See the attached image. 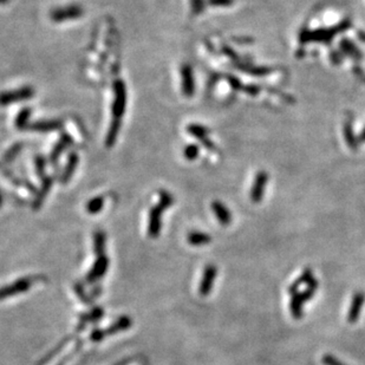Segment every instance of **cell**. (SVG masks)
<instances>
[{
    "label": "cell",
    "instance_id": "cell-1",
    "mask_svg": "<svg viewBox=\"0 0 365 365\" xmlns=\"http://www.w3.org/2000/svg\"><path fill=\"white\" fill-rule=\"evenodd\" d=\"M351 28V21L348 19H345L339 24L333 26V28H327V29H318V30H304V31L300 34V37H299V41L302 44H306V43H323V44H330V43L333 41L334 36L338 34H341V32L346 31L347 29Z\"/></svg>",
    "mask_w": 365,
    "mask_h": 365
},
{
    "label": "cell",
    "instance_id": "cell-2",
    "mask_svg": "<svg viewBox=\"0 0 365 365\" xmlns=\"http://www.w3.org/2000/svg\"><path fill=\"white\" fill-rule=\"evenodd\" d=\"M114 103H113V122L122 123L121 120L124 116L127 108V87L122 80L115 81L114 83Z\"/></svg>",
    "mask_w": 365,
    "mask_h": 365
},
{
    "label": "cell",
    "instance_id": "cell-3",
    "mask_svg": "<svg viewBox=\"0 0 365 365\" xmlns=\"http://www.w3.org/2000/svg\"><path fill=\"white\" fill-rule=\"evenodd\" d=\"M39 279H44L43 277H24L16 280L11 285H6L4 287H0V300L3 299L13 297V295L22 294L24 292L29 291L32 287V285L36 284Z\"/></svg>",
    "mask_w": 365,
    "mask_h": 365
},
{
    "label": "cell",
    "instance_id": "cell-4",
    "mask_svg": "<svg viewBox=\"0 0 365 365\" xmlns=\"http://www.w3.org/2000/svg\"><path fill=\"white\" fill-rule=\"evenodd\" d=\"M84 11L80 5H69L52 10L50 12V18L55 23H63L68 21H75L82 17Z\"/></svg>",
    "mask_w": 365,
    "mask_h": 365
},
{
    "label": "cell",
    "instance_id": "cell-5",
    "mask_svg": "<svg viewBox=\"0 0 365 365\" xmlns=\"http://www.w3.org/2000/svg\"><path fill=\"white\" fill-rule=\"evenodd\" d=\"M34 96L35 90L31 87H23L16 89V90L5 91V93L0 94V105L5 107V105L16 103V102L30 100Z\"/></svg>",
    "mask_w": 365,
    "mask_h": 365
},
{
    "label": "cell",
    "instance_id": "cell-6",
    "mask_svg": "<svg viewBox=\"0 0 365 365\" xmlns=\"http://www.w3.org/2000/svg\"><path fill=\"white\" fill-rule=\"evenodd\" d=\"M166 210L163 206L157 203L150 209L149 212V222H148V235L155 239L160 235L161 228H162V214Z\"/></svg>",
    "mask_w": 365,
    "mask_h": 365
},
{
    "label": "cell",
    "instance_id": "cell-7",
    "mask_svg": "<svg viewBox=\"0 0 365 365\" xmlns=\"http://www.w3.org/2000/svg\"><path fill=\"white\" fill-rule=\"evenodd\" d=\"M108 268H109V259L107 258V255H101L97 256L96 261L93 265L90 271L88 272L87 278H85V281L88 284H93V282H96L98 279L104 277L105 273H107Z\"/></svg>",
    "mask_w": 365,
    "mask_h": 365
},
{
    "label": "cell",
    "instance_id": "cell-8",
    "mask_svg": "<svg viewBox=\"0 0 365 365\" xmlns=\"http://www.w3.org/2000/svg\"><path fill=\"white\" fill-rule=\"evenodd\" d=\"M216 275H218V268H216V266L212 265V264L207 265L205 269H203L201 284H200V287H199L200 295H202V297H207V295L210 293Z\"/></svg>",
    "mask_w": 365,
    "mask_h": 365
},
{
    "label": "cell",
    "instance_id": "cell-9",
    "mask_svg": "<svg viewBox=\"0 0 365 365\" xmlns=\"http://www.w3.org/2000/svg\"><path fill=\"white\" fill-rule=\"evenodd\" d=\"M181 80H182V93L186 97H193L195 94V81H194V72L189 64L182 65L181 68Z\"/></svg>",
    "mask_w": 365,
    "mask_h": 365
},
{
    "label": "cell",
    "instance_id": "cell-10",
    "mask_svg": "<svg viewBox=\"0 0 365 365\" xmlns=\"http://www.w3.org/2000/svg\"><path fill=\"white\" fill-rule=\"evenodd\" d=\"M268 182V175L266 172H260L256 174L254 182H253L252 189H251V200L253 202L258 203L260 202L264 197L266 186Z\"/></svg>",
    "mask_w": 365,
    "mask_h": 365
},
{
    "label": "cell",
    "instance_id": "cell-11",
    "mask_svg": "<svg viewBox=\"0 0 365 365\" xmlns=\"http://www.w3.org/2000/svg\"><path fill=\"white\" fill-rule=\"evenodd\" d=\"M187 131H188L192 136L195 137V139L199 140L207 149L213 150L215 148L214 144L212 143V141L208 139L209 130L207 129L206 127L201 126V124H189V126L187 127Z\"/></svg>",
    "mask_w": 365,
    "mask_h": 365
},
{
    "label": "cell",
    "instance_id": "cell-12",
    "mask_svg": "<svg viewBox=\"0 0 365 365\" xmlns=\"http://www.w3.org/2000/svg\"><path fill=\"white\" fill-rule=\"evenodd\" d=\"M365 301V294L363 292H357L356 294L353 295L352 301H351L350 310H348L347 313V321L350 324L357 323L358 319L360 317L361 307H363Z\"/></svg>",
    "mask_w": 365,
    "mask_h": 365
},
{
    "label": "cell",
    "instance_id": "cell-13",
    "mask_svg": "<svg viewBox=\"0 0 365 365\" xmlns=\"http://www.w3.org/2000/svg\"><path fill=\"white\" fill-rule=\"evenodd\" d=\"M63 127V122L61 120H50V121H39L30 124L28 129L36 131V133H50V131L61 129Z\"/></svg>",
    "mask_w": 365,
    "mask_h": 365
},
{
    "label": "cell",
    "instance_id": "cell-14",
    "mask_svg": "<svg viewBox=\"0 0 365 365\" xmlns=\"http://www.w3.org/2000/svg\"><path fill=\"white\" fill-rule=\"evenodd\" d=\"M104 315V310L102 307H94L89 313H84L80 315V321L77 325V331H83L89 323L98 321Z\"/></svg>",
    "mask_w": 365,
    "mask_h": 365
},
{
    "label": "cell",
    "instance_id": "cell-15",
    "mask_svg": "<svg viewBox=\"0 0 365 365\" xmlns=\"http://www.w3.org/2000/svg\"><path fill=\"white\" fill-rule=\"evenodd\" d=\"M71 144H72V139H71L70 135H68V134L62 135L61 139H59L58 142L56 143V146L54 147V149H52V151H51L50 162L52 164L57 163L59 156H61L62 154H63V151L65 149H68Z\"/></svg>",
    "mask_w": 365,
    "mask_h": 365
},
{
    "label": "cell",
    "instance_id": "cell-16",
    "mask_svg": "<svg viewBox=\"0 0 365 365\" xmlns=\"http://www.w3.org/2000/svg\"><path fill=\"white\" fill-rule=\"evenodd\" d=\"M212 210L214 213L216 219L219 220V222L223 226L229 225L232 221V214L229 212V209L223 205L222 202L220 201H214L212 203Z\"/></svg>",
    "mask_w": 365,
    "mask_h": 365
},
{
    "label": "cell",
    "instance_id": "cell-17",
    "mask_svg": "<svg viewBox=\"0 0 365 365\" xmlns=\"http://www.w3.org/2000/svg\"><path fill=\"white\" fill-rule=\"evenodd\" d=\"M131 325H133V319L128 317V315H122V317L118 318L113 325H110L109 327L105 328V333H107V336L116 334L118 332L128 330Z\"/></svg>",
    "mask_w": 365,
    "mask_h": 365
},
{
    "label": "cell",
    "instance_id": "cell-18",
    "mask_svg": "<svg viewBox=\"0 0 365 365\" xmlns=\"http://www.w3.org/2000/svg\"><path fill=\"white\" fill-rule=\"evenodd\" d=\"M340 50L345 56L347 57L354 59V61H360L363 58V55L359 49L356 47L353 42H351L350 39H341L340 41Z\"/></svg>",
    "mask_w": 365,
    "mask_h": 365
},
{
    "label": "cell",
    "instance_id": "cell-19",
    "mask_svg": "<svg viewBox=\"0 0 365 365\" xmlns=\"http://www.w3.org/2000/svg\"><path fill=\"white\" fill-rule=\"evenodd\" d=\"M78 161H80V157H78L77 153H71L70 155H69L68 163H67V166H65V169L61 177L62 183H68L69 181H70L72 175H74L76 168H77Z\"/></svg>",
    "mask_w": 365,
    "mask_h": 365
},
{
    "label": "cell",
    "instance_id": "cell-20",
    "mask_svg": "<svg viewBox=\"0 0 365 365\" xmlns=\"http://www.w3.org/2000/svg\"><path fill=\"white\" fill-rule=\"evenodd\" d=\"M52 182H54L52 177L48 176V175L45 176L44 179H42V188H41V190H39V193L37 194V197H36V200L34 202V209L41 208L43 202H44L45 197H47L49 192H50V189L52 187Z\"/></svg>",
    "mask_w": 365,
    "mask_h": 365
},
{
    "label": "cell",
    "instance_id": "cell-21",
    "mask_svg": "<svg viewBox=\"0 0 365 365\" xmlns=\"http://www.w3.org/2000/svg\"><path fill=\"white\" fill-rule=\"evenodd\" d=\"M313 279H314V277H313V271H312L311 268L304 269V272L301 273L300 277H299L297 279V280H295L293 282V284H292L290 286V287H288V293H290V295L298 293V292H300V290H299V288H300V286L302 284H306L307 285L308 282L313 280Z\"/></svg>",
    "mask_w": 365,
    "mask_h": 365
},
{
    "label": "cell",
    "instance_id": "cell-22",
    "mask_svg": "<svg viewBox=\"0 0 365 365\" xmlns=\"http://www.w3.org/2000/svg\"><path fill=\"white\" fill-rule=\"evenodd\" d=\"M235 67L243 72H247V74L252 76H267L272 72V69L269 68H264V67H254V65L251 64H243L242 62H238L235 63Z\"/></svg>",
    "mask_w": 365,
    "mask_h": 365
},
{
    "label": "cell",
    "instance_id": "cell-23",
    "mask_svg": "<svg viewBox=\"0 0 365 365\" xmlns=\"http://www.w3.org/2000/svg\"><path fill=\"white\" fill-rule=\"evenodd\" d=\"M187 240H188V242L192 246H203L212 241V236L207 234V233L193 231L187 236Z\"/></svg>",
    "mask_w": 365,
    "mask_h": 365
},
{
    "label": "cell",
    "instance_id": "cell-24",
    "mask_svg": "<svg viewBox=\"0 0 365 365\" xmlns=\"http://www.w3.org/2000/svg\"><path fill=\"white\" fill-rule=\"evenodd\" d=\"M290 308L292 315H293L295 319L301 318L302 314H304V312H302V308H304V301L301 300L300 295H299V292L291 295Z\"/></svg>",
    "mask_w": 365,
    "mask_h": 365
},
{
    "label": "cell",
    "instance_id": "cell-25",
    "mask_svg": "<svg viewBox=\"0 0 365 365\" xmlns=\"http://www.w3.org/2000/svg\"><path fill=\"white\" fill-rule=\"evenodd\" d=\"M32 115V109L31 108H24L19 111V114L16 117V128L18 129H28L30 126V117Z\"/></svg>",
    "mask_w": 365,
    "mask_h": 365
},
{
    "label": "cell",
    "instance_id": "cell-26",
    "mask_svg": "<svg viewBox=\"0 0 365 365\" xmlns=\"http://www.w3.org/2000/svg\"><path fill=\"white\" fill-rule=\"evenodd\" d=\"M105 241L107 236L103 231H97L94 234V249L97 256L105 255Z\"/></svg>",
    "mask_w": 365,
    "mask_h": 365
},
{
    "label": "cell",
    "instance_id": "cell-27",
    "mask_svg": "<svg viewBox=\"0 0 365 365\" xmlns=\"http://www.w3.org/2000/svg\"><path fill=\"white\" fill-rule=\"evenodd\" d=\"M344 137L345 141H346L347 146L350 148H352L354 150L358 146V140L354 136L353 130H352V123L351 121H346L344 124Z\"/></svg>",
    "mask_w": 365,
    "mask_h": 365
},
{
    "label": "cell",
    "instance_id": "cell-28",
    "mask_svg": "<svg viewBox=\"0 0 365 365\" xmlns=\"http://www.w3.org/2000/svg\"><path fill=\"white\" fill-rule=\"evenodd\" d=\"M105 199L104 196H96L91 199L90 201L87 203V212L89 214H97L103 209Z\"/></svg>",
    "mask_w": 365,
    "mask_h": 365
},
{
    "label": "cell",
    "instance_id": "cell-29",
    "mask_svg": "<svg viewBox=\"0 0 365 365\" xmlns=\"http://www.w3.org/2000/svg\"><path fill=\"white\" fill-rule=\"evenodd\" d=\"M71 338H72V336H69V337H67V338H64V339L62 340L61 343H59V344L57 345V347H55L54 350H52L51 352L48 354V356H45L44 358H43V359L41 360V363H39L38 365H45V364L50 363V361L55 358V356H57V354H58L59 352H61V351L63 350V348H64L65 346H67V344L69 343V341L71 340Z\"/></svg>",
    "mask_w": 365,
    "mask_h": 365
},
{
    "label": "cell",
    "instance_id": "cell-30",
    "mask_svg": "<svg viewBox=\"0 0 365 365\" xmlns=\"http://www.w3.org/2000/svg\"><path fill=\"white\" fill-rule=\"evenodd\" d=\"M317 288H318V281H317V279L314 278L313 280L308 282L307 287L305 288L304 291L299 292V295H300L301 300L305 302V301L310 300L311 298H313V295L315 294V291H317Z\"/></svg>",
    "mask_w": 365,
    "mask_h": 365
},
{
    "label": "cell",
    "instance_id": "cell-31",
    "mask_svg": "<svg viewBox=\"0 0 365 365\" xmlns=\"http://www.w3.org/2000/svg\"><path fill=\"white\" fill-rule=\"evenodd\" d=\"M23 146H24V144H23V143H16V144H13V146L11 148H10V149L5 153V155H4V161H5V162L6 163L12 162V161L15 160L16 157H17L19 155V153H21L22 149H23Z\"/></svg>",
    "mask_w": 365,
    "mask_h": 365
},
{
    "label": "cell",
    "instance_id": "cell-32",
    "mask_svg": "<svg viewBox=\"0 0 365 365\" xmlns=\"http://www.w3.org/2000/svg\"><path fill=\"white\" fill-rule=\"evenodd\" d=\"M200 154V148L196 146V144H188L183 150V156L186 157V160L188 161H194L199 156Z\"/></svg>",
    "mask_w": 365,
    "mask_h": 365
},
{
    "label": "cell",
    "instance_id": "cell-33",
    "mask_svg": "<svg viewBox=\"0 0 365 365\" xmlns=\"http://www.w3.org/2000/svg\"><path fill=\"white\" fill-rule=\"evenodd\" d=\"M159 203L161 206H163L164 208H169L172 207V205L174 203V197L170 193L166 192V190H160L159 192Z\"/></svg>",
    "mask_w": 365,
    "mask_h": 365
},
{
    "label": "cell",
    "instance_id": "cell-34",
    "mask_svg": "<svg viewBox=\"0 0 365 365\" xmlns=\"http://www.w3.org/2000/svg\"><path fill=\"white\" fill-rule=\"evenodd\" d=\"M35 164H36V173L38 174L39 177L44 179L45 169H47V160H45L42 155H38L36 156L35 159Z\"/></svg>",
    "mask_w": 365,
    "mask_h": 365
},
{
    "label": "cell",
    "instance_id": "cell-35",
    "mask_svg": "<svg viewBox=\"0 0 365 365\" xmlns=\"http://www.w3.org/2000/svg\"><path fill=\"white\" fill-rule=\"evenodd\" d=\"M74 290L76 292V294H77V297L81 299L83 304H85V305L93 304V299H91L90 297H88V295L85 294L83 286H82L81 284H75L74 285Z\"/></svg>",
    "mask_w": 365,
    "mask_h": 365
},
{
    "label": "cell",
    "instance_id": "cell-36",
    "mask_svg": "<svg viewBox=\"0 0 365 365\" xmlns=\"http://www.w3.org/2000/svg\"><path fill=\"white\" fill-rule=\"evenodd\" d=\"M192 4V11L194 15H200L205 11V2L203 0H190Z\"/></svg>",
    "mask_w": 365,
    "mask_h": 365
},
{
    "label": "cell",
    "instance_id": "cell-37",
    "mask_svg": "<svg viewBox=\"0 0 365 365\" xmlns=\"http://www.w3.org/2000/svg\"><path fill=\"white\" fill-rule=\"evenodd\" d=\"M107 337V333H105V330H100V328H96L91 332L90 334V340L94 341V343H98V341H102L104 338Z\"/></svg>",
    "mask_w": 365,
    "mask_h": 365
},
{
    "label": "cell",
    "instance_id": "cell-38",
    "mask_svg": "<svg viewBox=\"0 0 365 365\" xmlns=\"http://www.w3.org/2000/svg\"><path fill=\"white\" fill-rule=\"evenodd\" d=\"M227 81H228V83L232 87V89H234V90H236V91L243 89L241 81H240L238 77H235V76L228 75V76H227Z\"/></svg>",
    "mask_w": 365,
    "mask_h": 365
},
{
    "label": "cell",
    "instance_id": "cell-39",
    "mask_svg": "<svg viewBox=\"0 0 365 365\" xmlns=\"http://www.w3.org/2000/svg\"><path fill=\"white\" fill-rule=\"evenodd\" d=\"M321 361H323L324 365H346L344 363H341L340 360H338L336 357L332 356V354H325V356L323 357V359H321Z\"/></svg>",
    "mask_w": 365,
    "mask_h": 365
},
{
    "label": "cell",
    "instance_id": "cell-40",
    "mask_svg": "<svg viewBox=\"0 0 365 365\" xmlns=\"http://www.w3.org/2000/svg\"><path fill=\"white\" fill-rule=\"evenodd\" d=\"M242 90H245L246 93L249 95V96H256V95L260 93V88L256 87V85H254V84L247 85V87L243 88Z\"/></svg>",
    "mask_w": 365,
    "mask_h": 365
},
{
    "label": "cell",
    "instance_id": "cell-41",
    "mask_svg": "<svg viewBox=\"0 0 365 365\" xmlns=\"http://www.w3.org/2000/svg\"><path fill=\"white\" fill-rule=\"evenodd\" d=\"M208 4L212 6H228L233 4V0H208Z\"/></svg>",
    "mask_w": 365,
    "mask_h": 365
},
{
    "label": "cell",
    "instance_id": "cell-42",
    "mask_svg": "<svg viewBox=\"0 0 365 365\" xmlns=\"http://www.w3.org/2000/svg\"><path fill=\"white\" fill-rule=\"evenodd\" d=\"M331 59H332V62H333L334 64H339V63H341V57H340V55L338 54V52H336V51H333V52H332V54H331Z\"/></svg>",
    "mask_w": 365,
    "mask_h": 365
},
{
    "label": "cell",
    "instance_id": "cell-43",
    "mask_svg": "<svg viewBox=\"0 0 365 365\" xmlns=\"http://www.w3.org/2000/svg\"><path fill=\"white\" fill-rule=\"evenodd\" d=\"M353 71H354V74L357 75V77H359L361 81L365 82V74H364V71L361 70L360 68H357V67H356V68L353 69Z\"/></svg>",
    "mask_w": 365,
    "mask_h": 365
},
{
    "label": "cell",
    "instance_id": "cell-44",
    "mask_svg": "<svg viewBox=\"0 0 365 365\" xmlns=\"http://www.w3.org/2000/svg\"><path fill=\"white\" fill-rule=\"evenodd\" d=\"M135 359H134V358H131V357H129V358H126V359H123V360H121V361H118V363H116V364H115V365H129L130 363H133V361H134Z\"/></svg>",
    "mask_w": 365,
    "mask_h": 365
},
{
    "label": "cell",
    "instance_id": "cell-45",
    "mask_svg": "<svg viewBox=\"0 0 365 365\" xmlns=\"http://www.w3.org/2000/svg\"><path fill=\"white\" fill-rule=\"evenodd\" d=\"M358 141H359V142H361V143L365 142V128L363 129V131L360 133L359 137H358Z\"/></svg>",
    "mask_w": 365,
    "mask_h": 365
},
{
    "label": "cell",
    "instance_id": "cell-46",
    "mask_svg": "<svg viewBox=\"0 0 365 365\" xmlns=\"http://www.w3.org/2000/svg\"><path fill=\"white\" fill-rule=\"evenodd\" d=\"M3 202H4V199H3V194L0 193V208H2L3 206Z\"/></svg>",
    "mask_w": 365,
    "mask_h": 365
},
{
    "label": "cell",
    "instance_id": "cell-47",
    "mask_svg": "<svg viewBox=\"0 0 365 365\" xmlns=\"http://www.w3.org/2000/svg\"><path fill=\"white\" fill-rule=\"evenodd\" d=\"M8 2H9V0H0V4H6Z\"/></svg>",
    "mask_w": 365,
    "mask_h": 365
}]
</instances>
